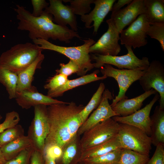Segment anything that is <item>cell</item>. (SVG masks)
Here are the masks:
<instances>
[{
    "instance_id": "d6a6232c",
    "label": "cell",
    "mask_w": 164,
    "mask_h": 164,
    "mask_svg": "<svg viewBox=\"0 0 164 164\" xmlns=\"http://www.w3.org/2000/svg\"><path fill=\"white\" fill-rule=\"evenodd\" d=\"M147 35L158 40L163 51H164V23H157L150 25Z\"/></svg>"
},
{
    "instance_id": "4316f807",
    "label": "cell",
    "mask_w": 164,
    "mask_h": 164,
    "mask_svg": "<svg viewBox=\"0 0 164 164\" xmlns=\"http://www.w3.org/2000/svg\"><path fill=\"white\" fill-rule=\"evenodd\" d=\"M18 80V74L0 65V83L5 87L10 99L16 97Z\"/></svg>"
},
{
    "instance_id": "603a6c76",
    "label": "cell",
    "mask_w": 164,
    "mask_h": 164,
    "mask_svg": "<svg viewBox=\"0 0 164 164\" xmlns=\"http://www.w3.org/2000/svg\"><path fill=\"white\" fill-rule=\"evenodd\" d=\"M119 148H122L117 135L111 139L95 146L81 150L78 162L101 156Z\"/></svg>"
},
{
    "instance_id": "ab89813d",
    "label": "cell",
    "mask_w": 164,
    "mask_h": 164,
    "mask_svg": "<svg viewBox=\"0 0 164 164\" xmlns=\"http://www.w3.org/2000/svg\"><path fill=\"white\" fill-rule=\"evenodd\" d=\"M32 4L33 8L32 15L34 16H39L42 14L44 9H45L49 5L45 0H32Z\"/></svg>"
},
{
    "instance_id": "bcb514c9",
    "label": "cell",
    "mask_w": 164,
    "mask_h": 164,
    "mask_svg": "<svg viewBox=\"0 0 164 164\" xmlns=\"http://www.w3.org/2000/svg\"><path fill=\"white\" fill-rule=\"evenodd\" d=\"M2 117L1 116V115L0 114V121L2 119Z\"/></svg>"
},
{
    "instance_id": "6da1fadb",
    "label": "cell",
    "mask_w": 164,
    "mask_h": 164,
    "mask_svg": "<svg viewBox=\"0 0 164 164\" xmlns=\"http://www.w3.org/2000/svg\"><path fill=\"white\" fill-rule=\"evenodd\" d=\"M84 107L73 102L47 106L49 132L44 148L55 145L63 149L83 124L80 113Z\"/></svg>"
},
{
    "instance_id": "9c48e42d",
    "label": "cell",
    "mask_w": 164,
    "mask_h": 164,
    "mask_svg": "<svg viewBox=\"0 0 164 164\" xmlns=\"http://www.w3.org/2000/svg\"><path fill=\"white\" fill-rule=\"evenodd\" d=\"M47 106L39 104L34 107V117L27 135L35 149L43 153L45 141L49 132Z\"/></svg>"
},
{
    "instance_id": "7bdbcfd3",
    "label": "cell",
    "mask_w": 164,
    "mask_h": 164,
    "mask_svg": "<svg viewBox=\"0 0 164 164\" xmlns=\"http://www.w3.org/2000/svg\"><path fill=\"white\" fill-rule=\"evenodd\" d=\"M44 157V164H57L55 159L46 156Z\"/></svg>"
},
{
    "instance_id": "52a82bcc",
    "label": "cell",
    "mask_w": 164,
    "mask_h": 164,
    "mask_svg": "<svg viewBox=\"0 0 164 164\" xmlns=\"http://www.w3.org/2000/svg\"><path fill=\"white\" fill-rule=\"evenodd\" d=\"M119 123L112 118L96 125L84 132L80 140L81 150L95 146L116 136Z\"/></svg>"
},
{
    "instance_id": "74e56055",
    "label": "cell",
    "mask_w": 164,
    "mask_h": 164,
    "mask_svg": "<svg viewBox=\"0 0 164 164\" xmlns=\"http://www.w3.org/2000/svg\"><path fill=\"white\" fill-rule=\"evenodd\" d=\"M147 164H164V145H159L152 158Z\"/></svg>"
},
{
    "instance_id": "8992f818",
    "label": "cell",
    "mask_w": 164,
    "mask_h": 164,
    "mask_svg": "<svg viewBox=\"0 0 164 164\" xmlns=\"http://www.w3.org/2000/svg\"><path fill=\"white\" fill-rule=\"evenodd\" d=\"M148 67H142L128 70L117 69L108 64H104L101 68V72L103 76L111 77L118 83L119 91L118 95L113 99L111 107L114 106L120 100L128 99L126 93L132 84L139 80L145 73Z\"/></svg>"
},
{
    "instance_id": "8fae6325",
    "label": "cell",
    "mask_w": 164,
    "mask_h": 164,
    "mask_svg": "<svg viewBox=\"0 0 164 164\" xmlns=\"http://www.w3.org/2000/svg\"><path fill=\"white\" fill-rule=\"evenodd\" d=\"M150 24L144 14L139 15L127 29L120 33L121 44L134 49L146 45L147 32Z\"/></svg>"
},
{
    "instance_id": "ffe728a7",
    "label": "cell",
    "mask_w": 164,
    "mask_h": 164,
    "mask_svg": "<svg viewBox=\"0 0 164 164\" xmlns=\"http://www.w3.org/2000/svg\"><path fill=\"white\" fill-rule=\"evenodd\" d=\"M100 71L97 70L93 73L82 76L78 78L71 80H68L63 85L51 91H48L47 95L52 98L63 95L67 91L96 81L105 79L107 77L104 76L98 77L97 74Z\"/></svg>"
},
{
    "instance_id": "ba28073f",
    "label": "cell",
    "mask_w": 164,
    "mask_h": 164,
    "mask_svg": "<svg viewBox=\"0 0 164 164\" xmlns=\"http://www.w3.org/2000/svg\"><path fill=\"white\" fill-rule=\"evenodd\" d=\"M125 48L128 50L127 53L121 56L92 54L91 57L95 62L93 63L94 67L101 68L105 64L114 66L120 69L131 70L149 67L150 62L148 58L144 57L140 59L135 55L132 48Z\"/></svg>"
},
{
    "instance_id": "5bb4252c",
    "label": "cell",
    "mask_w": 164,
    "mask_h": 164,
    "mask_svg": "<svg viewBox=\"0 0 164 164\" xmlns=\"http://www.w3.org/2000/svg\"><path fill=\"white\" fill-rule=\"evenodd\" d=\"M112 99L111 93L108 89H105L99 105L80 126L77 133V135L80 136L99 123L116 116L108 102V100Z\"/></svg>"
},
{
    "instance_id": "2e32d148",
    "label": "cell",
    "mask_w": 164,
    "mask_h": 164,
    "mask_svg": "<svg viewBox=\"0 0 164 164\" xmlns=\"http://www.w3.org/2000/svg\"><path fill=\"white\" fill-rule=\"evenodd\" d=\"M62 0H50L49 4L44 10L53 16V22L63 26L69 25L71 29L78 30L76 17L69 5H64Z\"/></svg>"
},
{
    "instance_id": "cb8c5ba5",
    "label": "cell",
    "mask_w": 164,
    "mask_h": 164,
    "mask_svg": "<svg viewBox=\"0 0 164 164\" xmlns=\"http://www.w3.org/2000/svg\"><path fill=\"white\" fill-rule=\"evenodd\" d=\"M80 139L77 134L66 145L61 157L56 160L57 164H76L78 162L81 152Z\"/></svg>"
},
{
    "instance_id": "44dd1931",
    "label": "cell",
    "mask_w": 164,
    "mask_h": 164,
    "mask_svg": "<svg viewBox=\"0 0 164 164\" xmlns=\"http://www.w3.org/2000/svg\"><path fill=\"white\" fill-rule=\"evenodd\" d=\"M44 59V55L42 52L30 65L18 74L17 92H20L25 90H31L35 87L32 84L34 75L36 70L41 68V63Z\"/></svg>"
},
{
    "instance_id": "b9f144b4",
    "label": "cell",
    "mask_w": 164,
    "mask_h": 164,
    "mask_svg": "<svg viewBox=\"0 0 164 164\" xmlns=\"http://www.w3.org/2000/svg\"><path fill=\"white\" fill-rule=\"evenodd\" d=\"M132 0H118L117 3H114L112 6L111 11L113 15L121 9V8L126 5H128L130 3Z\"/></svg>"
},
{
    "instance_id": "e0dca14e",
    "label": "cell",
    "mask_w": 164,
    "mask_h": 164,
    "mask_svg": "<svg viewBox=\"0 0 164 164\" xmlns=\"http://www.w3.org/2000/svg\"><path fill=\"white\" fill-rule=\"evenodd\" d=\"M115 0H94L95 6L89 14L81 16V20L85 23L86 28L94 27V34H96L104 19L111 11Z\"/></svg>"
},
{
    "instance_id": "f6af8a7d",
    "label": "cell",
    "mask_w": 164,
    "mask_h": 164,
    "mask_svg": "<svg viewBox=\"0 0 164 164\" xmlns=\"http://www.w3.org/2000/svg\"><path fill=\"white\" fill-rule=\"evenodd\" d=\"M76 164H88L83 161H80L77 162Z\"/></svg>"
},
{
    "instance_id": "7c38bea8",
    "label": "cell",
    "mask_w": 164,
    "mask_h": 164,
    "mask_svg": "<svg viewBox=\"0 0 164 164\" xmlns=\"http://www.w3.org/2000/svg\"><path fill=\"white\" fill-rule=\"evenodd\" d=\"M108 29L97 41L89 48V53L103 55L117 56L121 50L120 39L114 22L111 18L107 20Z\"/></svg>"
},
{
    "instance_id": "f1b7e54d",
    "label": "cell",
    "mask_w": 164,
    "mask_h": 164,
    "mask_svg": "<svg viewBox=\"0 0 164 164\" xmlns=\"http://www.w3.org/2000/svg\"><path fill=\"white\" fill-rule=\"evenodd\" d=\"M122 150V148H119L102 155L82 161L88 164H118Z\"/></svg>"
},
{
    "instance_id": "30bf717a",
    "label": "cell",
    "mask_w": 164,
    "mask_h": 164,
    "mask_svg": "<svg viewBox=\"0 0 164 164\" xmlns=\"http://www.w3.org/2000/svg\"><path fill=\"white\" fill-rule=\"evenodd\" d=\"M143 90L146 92L152 89L160 96L159 105L164 110V67L159 60L152 61L145 73L139 80Z\"/></svg>"
},
{
    "instance_id": "7402d4cb",
    "label": "cell",
    "mask_w": 164,
    "mask_h": 164,
    "mask_svg": "<svg viewBox=\"0 0 164 164\" xmlns=\"http://www.w3.org/2000/svg\"><path fill=\"white\" fill-rule=\"evenodd\" d=\"M151 133L150 137L152 144L156 146L164 145V110L157 106L154 113L150 117Z\"/></svg>"
},
{
    "instance_id": "836d02e7",
    "label": "cell",
    "mask_w": 164,
    "mask_h": 164,
    "mask_svg": "<svg viewBox=\"0 0 164 164\" xmlns=\"http://www.w3.org/2000/svg\"><path fill=\"white\" fill-rule=\"evenodd\" d=\"M34 149L33 145L26 148L4 164H30L31 157Z\"/></svg>"
},
{
    "instance_id": "7a4b0ae2",
    "label": "cell",
    "mask_w": 164,
    "mask_h": 164,
    "mask_svg": "<svg viewBox=\"0 0 164 164\" xmlns=\"http://www.w3.org/2000/svg\"><path fill=\"white\" fill-rule=\"evenodd\" d=\"M16 6L14 9L19 20L17 28L28 31L29 37L32 40L42 39L48 41L51 39L69 43L74 37L81 38L77 32L55 23L53 15L45 10L39 16L36 17L24 6L19 5Z\"/></svg>"
},
{
    "instance_id": "f35d334b",
    "label": "cell",
    "mask_w": 164,
    "mask_h": 164,
    "mask_svg": "<svg viewBox=\"0 0 164 164\" xmlns=\"http://www.w3.org/2000/svg\"><path fill=\"white\" fill-rule=\"evenodd\" d=\"M63 149L59 146L55 145H48L44 148L43 152L44 156H46L56 160L61 156Z\"/></svg>"
},
{
    "instance_id": "ac0fdd59",
    "label": "cell",
    "mask_w": 164,
    "mask_h": 164,
    "mask_svg": "<svg viewBox=\"0 0 164 164\" xmlns=\"http://www.w3.org/2000/svg\"><path fill=\"white\" fill-rule=\"evenodd\" d=\"M15 99L18 104L22 108L26 109L39 104L48 106L66 103L39 93L36 87L31 90H25L20 92H17Z\"/></svg>"
},
{
    "instance_id": "8d00e7d4",
    "label": "cell",
    "mask_w": 164,
    "mask_h": 164,
    "mask_svg": "<svg viewBox=\"0 0 164 164\" xmlns=\"http://www.w3.org/2000/svg\"><path fill=\"white\" fill-rule=\"evenodd\" d=\"M59 69L56 70V74H60L68 77L74 73H78L79 68L78 65L74 61L70 60L67 64L60 63Z\"/></svg>"
},
{
    "instance_id": "83f0119b",
    "label": "cell",
    "mask_w": 164,
    "mask_h": 164,
    "mask_svg": "<svg viewBox=\"0 0 164 164\" xmlns=\"http://www.w3.org/2000/svg\"><path fill=\"white\" fill-rule=\"evenodd\" d=\"M105 89L104 84L103 83H101L88 104L80 112V115L83 123L87 119L92 111L99 105Z\"/></svg>"
},
{
    "instance_id": "484cf974",
    "label": "cell",
    "mask_w": 164,
    "mask_h": 164,
    "mask_svg": "<svg viewBox=\"0 0 164 164\" xmlns=\"http://www.w3.org/2000/svg\"><path fill=\"white\" fill-rule=\"evenodd\" d=\"M32 145L31 141L27 136L24 135L1 148L6 161L13 158L22 151Z\"/></svg>"
},
{
    "instance_id": "e575fe53",
    "label": "cell",
    "mask_w": 164,
    "mask_h": 164,
    "mask_svg": "<svg viewBox=\"0 0 164 164\" xmlns=\"http://www.w3.org/2000/svg\"><path fill=\"white\" fill-rule=\"evenodd\" d=\"M20 120L19 114L16 111H13L7 113L4 121L0 124V134L18 124Z\"/></svg>"
},
{
    "instance_id": "ee69618b",
    "label": "cell",
    "mask_w": 164,
    "mask_h": 164,
    "mask_svg": "<svg viewBox=\"0 0 164 164\" xmlns=\"http://www.w3.org/2000/svg\"><path fill=\"white\" fill-rule=\"evenodd\" d=\"M6 161L2 154L0 147V164H4Z\"/></svg>"
},
{
    "instance_id": "4dcf8cb0",
    "label": "cell",
    "mask_w": 164,
    "mask_h": 164,
    "mask_svg": "<svg viewBox=\"0 0 164 164\" xmlns=\"http://www.w3.org/2000/svg\"><path fill=\"white\" fill-rule=\"evenodd\" d=\"M24 135V130L20 125L7 129L0 134V147Z\"/></svg>"
},
{
    "instance_id": "d590c367",
    "label": "cell",
    "mask_w": 164,
    "mask_h": 164,
    "mask_svg": "<svg viewBox=\"0 0 164 164\" xmlns=\"http://www.w3.org/2000/svg\"><path fill=\"white\" fill-rule=\"evenodd\" d=\"M68 80V77L60 74L56 75L49 79L44 87L48 91L54 90L64 84Z\"/></svg>"
},
{
    "instance_id": "1f68e13d",
    "label": "cell",
    "mask_w": 164,
    "mask_h": 164,
    "mask_svg": "<svg viewBox=\"0 0 164 164\" xmlns=\"http://www.w3.org/2000/svg\"><path fill=\"white\" fill-rule=\"evenodd\" d=\"M94 0H63L64 2H69V5L73 13L81 16L89 13L91 10V5Z\"/></svg>"
},
{
    "instance_id": "d6986e66",
    "label": "cell",
    "mask_w": 164,
    "mask_h": 164,
    "mask_svg": "<svg viewBox=\"0 0 164 164\" xmlns=\"http://www.w3.org/2000/svg\"><path fill=\"white\" fill-rule=\"evenodd\" d=\"M157 93L152 89L135 98L121 100L111 108L116 116L125 117L130 115L140 109L145 99Z\"/></svg>"
},
{
    "instance_id": "277c9868",
    "label": "cell",
    "mask_w": 164,
    "mask_h": 164,
    "mask_svg": "<svg viewBox=\"0 0 164 164\" xmlns=\"http://www.w3.org/2000/svg\"><path fill=\"white\" fill-rule=\"evenodd\" d=\"M39 46L27 42L12 47L0 56V65L18 74L30 65L42 53Z\"/></svg>"
},
{
    "instance_id": "f546056e",
    "label": "cell",
    "mask_w": 164,
    "mask_h": 164,
    "mask_svg": "<svg viewBox=\"0 0 164 164\" xmlns=\"http://www.w3.org/2000/svg\"><path fill=\"white\" fill-rule=\"evenodd\" d=\"M149 159V155L122 148L118 164H147Z\"/></svg>"
},
{
    "instance_id": "9a60e30c",
    "label": "cell",
    "mask_w": 164,
    "mask_h": 164,
    "mask_svg": "<svg viewBox=\"0 0 164 164\" xmlns=\"http://www.w3.org/2000/svg\"><path fill=\"white\" fill-rule=\"evenodd\" d=\"M144 12V0H134L125 8L111 15V18L120 34L126 26L130 25Z\"/></svg>"
},
{
    "instance_id": "5b68a950",
    "label": "cell",
    "mask_w": 164,
    "mask_h": 164,
    "mask_svg": "<svg viewBox=\"0 0 164 164\" xmlns=\"http://www.w3.org/2000/svg\"><path fill=\"white\" fill-rule=\"evenodd\" d=\"M118 136L122 148L149 155L152 141L150 137L143 130L132 125L119 123Z\"/></svg>"
},
{
    "instance_id": "d4e9b609",
    "label": "cell",
    "mask_w": 164,
    "mask_h": 164,
    "mask_svg": "<svg viewBox=\"0 0 164 164\" xmlns=\"http://www.w3.org/2000/svg\"><path fill=\"white\" fill-rule=\"evenodd\" d=\"M145 15L150 25L164 23V0H144Z\"/></svg>"
},
{
    "instance_id": "4fadbf2b",
    "label": "cell",
    "mask_w": 164,
    "mask_h": 164,
    "mask_svg": "<svg viewBox=\"0 0 164 164\" xmlns=\"http://www.w3.org/2000/svg\"><path fill=\"white\" fill-rule=\"evenodd\" d=\"M160 98L157 92L152 99L144 108L133 114L125 117L114 116L112 118L119 123L126 124L138 128L145 132L148 135L151 133V121L150 114L155 103Z\"/></svg>"
},
{
    "instance_id": "60d3db41",
    "label": "cell",
    "mask_w": 164,
    "mask_h": 164,
    "mask_svg": "<svg viewBox=\"0 0 164 164\" xmlns=\"http://www.w3.org/2000/svg\"><path fill=\"white\" fill-rule=\"evenodd\" d=\"M44 157L43 153L34 149L31 157L30 164H44Z\"/></svg>"
},
{
    "instance_id": "3957f363",
    "label": "cell",
    "mask_w": 164,
    "mask_h": 164,
    "mask_svg": "<svg viewBox=\"0 0 164 164\" xmlns=\"http://www.w3.org/2000/svg\"><path fill=\"white\" fill-rule=\"evenodd\" d=\"M84 44L77 46L65 47L54 44L48 41L42 39L32 40L34 44L38 45L43 50H47L61 53L75 62L78 66L79 70L77 75L83 76L93 69V63L89 54L90 47L95 43L93 39L83 40Z\"/></svg>"
}]
</instances>
